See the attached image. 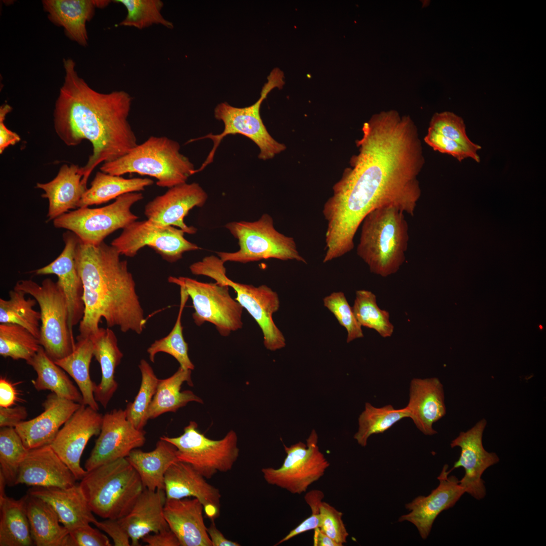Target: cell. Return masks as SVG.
Here are the masks:
<instances>
[{
    "instance_id": "cell-1",
    "label": "cell",
    "mask_w": 546,
    "mask_h": 546,
    "mask_svg": "<svg viewBox=\"0 0 546 546\" xmlns=\"http://www.w3.org/2000/svg\"><path fill=\"white\" fill-rule=\"evenodd\" d=\"M362 131L356 142L358 153L324 205L325 254L330 259L353 249L356 233L370 212L393 206L413 216L421 195L418 177L425 159L411 118L382 111L363 124Z\"/></svg>"
},
{
    "instance_id": "cell-2",
    "label": "cell",
    "mask_w": 546,
    "mask_h": 546,
    "mask_svg": "<svg viewBox=\"0 0 546 546\" xmlns=\"http://www.w3.org/2000/svg\"><path fill=\"white\" fill-rule=\"evenodd\" d=\"M64 81L54 111V126L59 138L68 146L90 142L93 153L81 167L87 183L101 163L113 161L138 145L128 121L132 98L123 90L99 93L80 78L71 59L63 60Z\"/></svg>"
},
{
    "instance_id": "cell-3",
    "label": "cell",
    "mask_w": 546,
    "mask_h": 546,
    "mask_svg": "<svg viewBox=\"0 0 546 546\" xmlns=\"http://www.w3.org/2000/svg\"><path fill=\"white\" fill-rule=\"evenodd\" d=\"M120 255L104 242L93 245L79 240L75 261L83 287L85 310L78 336L96 333L102 317L108 328L117 326L123 333L141 334L145 328L146 320L133 276Z\"/></svg>"
},
{
    "instance_id": "cell-4",
    "label": "cell",
    "mask_w": 546,
    "mask_h": 546,
    "mask_svg": "<svg viewBox=\"0 0 546 546\" xmlns=\"http://www.w3.org/2000/svg\"><path fill=\"white\" fill-rule=\"evenodd\" d=\"M404 214L387 206L373 210L362 220L356 252L371 272L387 277L404 263L409 241Z\"/></svg>"
},
{
    "instance_id": "cell-5",
    "label": "cell",
    "mask_w": 546,
    "mask_h": 546,
    "mask_svg": "<svg viewBox=\"0 0 546 546\" xmlns=\"http://www.w3.org/2000/svg\"><path fill=\"white\" fill-rule=\"evenodd\" d=\"M180 148L177 142L166 136H151L125 155L103 163L100 169L115 175H148L157 179L158 186L170 188L186 183L195 169Z\"/></svg>"
},
{
    "instance_id": "cell-6",
    "label": "cell",
    "mask_w": 546,
    "mask_h": 546,
    "mask_svg": "<svg viewBox=\"0 0 546 546\" xmlns=\"http://www.w3.org/2000/svg\"><path fill=\"white\" fill-rule=\"evenodd\" d=\"M79 484L92 511L105 519L125 516L144 488L126 458L87 471Z\"/></svg>"
},
{
    "instance_id": "cell-7",
    "label": "cell",
    "mask_w": 546,
    "mask_h": 546,
    "mask_svg": "<svg viewBox=\"0 0 546 546\" xmlns=\"http://www.w3.org/2000/svg\"><path fill=\"white\" fill-rule=\"evenodd\" d=\"M283 73L278 68L274 69L267 77V81L262 88L259 99L251 106L238 108L226 102L218 104L214 109V117L224 124L223 131L217 134L210 133L205 136L191 139L190 143L204 139H210L213 146L201 167L194 173L203 170L213 160L217 148L224 137L229 134H240L253 141L259 148L258 158L270 159L286 149L285 145L275 140L268 133L260 114V106L267 95L274 88H281L284 84Z\"/></svg>"
},
{
    "instance_id": "cell-8",
    "label": "cell",
    "mask_w": 546,
    "mask_h": 546,
    "mask_svg": "<svg viewBox=\"0 0 546 546\" xmlns=\"http://www.w3.org/2000/svg\"><path fill=\"white\" fill-rule=\"evenodd\" d=\"M221 259L215 255L206 256L189 267L194 275L211 278L218 284L227 285L237 294L235 299L252 316L260 328L265 347L276 351L286 346V339L273 321L272 315L280 308L278 294L265 285L255 287L235 282L228 277Z\"/></svg>"
},
{
    "instance_id": "cell-9",
    "label": "cell",
    "mask_w": 546,
    "mask_h": 546,
    "mask_svg": "<svg viewBox=\"0 0 546 546\" xmlns=\"http://www.w3.org/2000/svg\"><path fill=\"white\" fill-rule=\"evenodd\" d=\"M224 226L238 240L240 247L234 252H216L224 263H246L275 258L306 263L299 253L294 239L279 232L274 227L272 217L267 213L254 221H232Z\"/></svg>"
},
{
    "instance_id": "cell-10",
    "label": "cell",
    "mask_w": 546,
    "mask_h": 546,
    "mask_svg": "<svg viewBox=\"0 0 546 546\" xmlns=\"http://www.w3.org/2000/svg\"><path fill=\"white\" fill-rule=\"evenodd\" d=\"M14 289L32 296L40 309V345L54 361L70 354L75 347L68 326V309L63 289L57 282L45 279L41 285L31 279L18 281Z\"/></svg>"
},
{
    "instance_id": "cell-11",
    "label": "cell",
    "mask_w": 546,
    "mask_h": 546,
    "mask_svg": "<svg viewBox=\"0 0 546 546\" xmlns=\"http://www.w3.org/2000/svg\"><path fill=\"white\" fill-rule=\"evenodd\" d=\"M143 198L140 192L125 194L104 207L70 211L54 219L53 224L56 228L72 232L83 243L97 245L115 231L123 229L138 219L130 208Z\"/></svg>"
},
{
    "instance_id": "cell-12",
    "label": "cell",
    "mask_w": 546,
    "mask_h": 546,
    "mask_svg": "<svg viewBox=\"0 0 546 546\" xmlns=\"http://www.w3.org/2000/svg\"><path fill=\"white\" fill-rule=\"evenodd\" d=\"M160 438L174 445L178 460L191 465L206 479L218 472L231 471L239 456L238 436L234 430L221 439L213 440L201 433L194 421L190 422L181 435Z\"/></svg>"
},
{
    "instance_id": "cell-13",
    "label": "cell",
    "mask_w": 546,
    "mask_h": 546,
    "mask_svg": "<svg viewBox=\"0 0 546 546\" xmlns=\"http://www.w3.org/2000/svg\"><path fill=\"white\" fill-rule=\"evenodd\" d=\"M168 281L183 286L186 290L192 301L194 309L192 317L196 325L209 322L223 337L242 328L243 307L231 297L229 286L184 277L170 276Z\"/></svg>"
},
{
    "instance_id": "cell-14",
    "label": "cell",
    "mask_w": 546,
    "mask_h": 546,
    "mask_svg": "<svg viewBox=\"0 0 546 546\" xmlns=\"http://www.w3.org/2000/svg\"><path fill=\"white\" fill-rule=\"evenodd\" d=\"M317 442V434L312 430L306 444L299 441L290 446L284 444L287 456L282 465L278 469H261L265 481L293 494L305 492L311 484L324 476L330 466L320 450Z\"/></svg>"
},
{
    "instance_id": "cell-15",
    "label": "cell",
    "mask_w": 546,
    "mask_h": 546,
    "mask_svg": "<svg viewBox=\"0 0 546 546\" xmlns=\"http://www.w3.org/2000/svg\"><path fill=\"white\" fill-rule=\"evenodd\" d=\"M185 232L173 226H163L148 219L135 221L123 229L111 245L119 253L133 257L143 247L149 246L169 262H175L188 251L201 248L184 237Z\"/></svg>"
},
{
    "instance_id": "cell-16",
    "label": "cell",
    "mask_w": 546,
    "mask_h": 546,
    "mask_svg": "<svg viewBox=\"0 0 546 546\" xmlns=\"http://www.w3.org/2000/svg\"><path fill=\"white\" fill-rule=\"evenodd\" d=\"M145 432L139 430L127 420L125 410L121 408L106 413L99 436L96 441L84 468H94L121 458H126L146 441Z\"/></svg>"
},
{
    "instance_id": "cell-17",
    "label": "cell",
    "mask_w": 546,
    "mask_h": 546,
    "mask_svg": "<svg viewBox=\"0 0 546 546\" xmlns=\"http://www.w3.org/2000/svg\"><path fill=\"white\" fill-rule=\"evenodd\" d=\"M103 415L81 404L60 429L50 444L77 480L87 472L80 465L83 450L90 438L100 434Z\"/></svg>"
},
{
    "instance_id": "cell-18",
    "label": "cell",
    "mask_w": 546,
    "mask_h": 546,
    "mask_svg": "<svg viewBox=\"0 0 546 546\" xmlns=\"http://www.w3.org/2000/svg\"><path fill=\"white\" fill-rule=\"evenodd\" d=\"M487 422L482 419L472 428L461 432L450 443L451 447H460L459 459L449 470L462 467L465 474L460 484L467 493L477 500H481L486 495L484 481L482 476L489 467L497 464L499 458L495 452L486 451L482 444V436Z\"/></svg>"
},
{
    "instance_id": "cell-19",
    "label": "cell",
    "mask_w": 546,
    "mask_h": 546,
    "mask_svg": "<svg viewBox=\"0 0 546 546\" xmlns=\"http://www.w3.org/2000/svg\"><path fill=\"white\" fill-rule=\"evenodd\" d=\"M445 465L437 477L438 486L427 495H419L405 504L409 512L401 516L399 522L407 521L417 528L423 539L429 535L437 516L443 511L453 507L465 493L455 476H448L450 471Z\"/></svg>"
},
{
    "instance_id": "cell-20",
    "label": "cell",
    "mask_w": 546,
    "mask_h": 546,
    "mask_svg": "<svg viewBox=\"0 0 546 546\" xmlns=\"http://www.w3.org/2000/svg\"><path fill=\"white\" fill-rule=\"evenodd\" d=\"M208 195L196 183H185L169 188L164 194L157 196L145 207L148 219L159 225L178 227L185 233L194 234L197 229L188 226L184 218L195 207H201Z\"/></svg>"
},
{
    "instance_id": "cell-21",
    "label": "cell",
    "mask_w": 546,
    "mask_h": 546,
    "mask_svg": "<svg viewBox=\"0 0 546 546\" xmlns=\"http://www.w3.org/2000/svg\"><path fill=\"white\" fill-rule=\"evenodd\" d=\"M65 244L63 250L53 261L33 272L36 275H55L57 281L65 294L68 309V326L73 333L74 326L82 320L85 310L83 287L75 261V252L79 242L78 237L71 231L63 234Z\"/></svg>"
},
{
    "instance_id": "cell-22",
    "label": "cell",
    "mask_w": 546,
    "mask_h": 546,
    "mask_svg": "<svg viewBox=\"0 0 546 546\" xmlns=\"http://www.w3.org/2000/svg\"><path fill=\"white\" fill-rule=\"evenodd\" d=\"M206 479L189 464L177 461L164 475L166 499L196 498L203 505L206 516L214 520L220 515L221 495L219 489Z\"/></svg>"
},
{
    "instance_id": "cell-23",
    "label": "cell",
    "mask_w": 546,
    "mask_h": 546,
    "mask_svg": "<svg viewBox=\"0 0 546 546\" xmlns=\"http://www.w3.org/2000/svg\"><path fill=\"white\" fill-rule=\"evenodd\" d=\"M81 404L52 392L42 404V413L22 422L15 428L28 450L50 444L61 427Z\"/></svg>"
},
{
    "instance_id": "cell-24",
    "label": "cell",
    "mask_w": 546,
    "mask_h": 546,
    "mask_svg": "<svg viewBox=\"0 0 546 546\" xmlns=\"http://www.w3.org/2000/svg\"><path fill=\"white\" fill-rule=\"evenodd\" d=\"M76 480L49 444L29 450L20 466L16 485L68 488L75 485Z\"/></svg>"
},
{
    "instance_id": "cell-25",
    "label": "cell",
    "mask_w": 546,
    "mask_h": 546,
    "mask_svg": "<svg viewBox=\"0 0 546 546\" xmlns=\"http://www.w3.org/2000/svg\"><path fill=\"white\" fill-rule=\"evenodd\" d=\"M203 506L196 498L166 499L164 515L180 546H212L203 516Z\"/></svg>"
},
{
    "instance_id": "cell-26",
    "label": "cell",
    "mask_w": 546,
    "mask_h": 546,
    "mask_svg": "<svg viewBox=\"0 0 546 546\" xmlns=\"http://www.w3.org/2000/svg\"><path fill=\"white\" fill-rule=\"evenodd\" d=\"M409 400L406 408L410 418L424 435L437 432L433 424L446 414L443 385L435 377L414 378L410 386Z\"/></svg>"
},
{
    "instance_id": "cell-27",
    "label": "cell",
    "mask_w": 546,
    "mask_h": 546,
    "mask_svg": "<svg viewBox=\"0 0 546 546\" xmlns=\"http://www.w3.org/2000/svg\"><path fill=\"white\" fill-rule=\"evenodd\" d=\"M83 178L81 167L64 164L53 179L46 183L36 184V188L44 191L41 197L49 201L48 221L54 220L70 210L78 208L79 203L88 189Z\"/></svg>"
},
{
    "instance_id": "cell-28",
    "label": "cell",
    "mask_w": 546,
    "mask_h": 546,
    "mask_svg": "<svg viewBox=\"0 0 546 546\" xmlns=\"http://www.w3.org/2000/svg\"><path fill=\"white\" fill-rule=\"evenodd\" d=\"M166 500L164 490L144 488L131 511L118 519L129 535L131 545H140V540L151 532L169 528L164 515Z\"/></svg>"
},
{
    "instance_id": "cell-29",
    "label": "cell",
    "mask_w": 546,
    "mask_h": 546,
    "mask_svg": "<svg viewBox=\"0 0 546 546\" xmlns=\"http://www.w3.org/2000/svg\"><path fill=\"white\" fill-rule=\"evenodd\" d=\"M28 493L48 503L69 532L97 520L79 484L68 488L33 487Z\"/></svg>"
},
{
    "instance_id": "cell-30",
    "label": "cell",
    "mask_w": 546,
    "mask_h": 546,
    "mask_svg": "<svg viewBox=\"0 0 546 546\" xmlns=\"http://www.w3.org/2000/svg\"><path fill=\"white\" fill-rule=\"evenodd\" d=\"M110 1L93 0H44L43 9L49 20L63 27L65 34L83 47L87 45L86 22L93 18L96 8L107 6Z\"/></svg>"
},
{
    "instance_id": "cell-31",
    "label": "cell",
    "mask_w": 546,
    "mask_h": 546,
    "mask_svg": "<svg viewBox=\"0 0 546 546\" xmlns=\"http://www.w3.org/2000/svg\"><path fill=\"white\" fill-rule=\"evenodd\" d=\"M90 337L93 344V355L99 362L102 372L100 383L94 384V397L106 408L118 387L114 374L123 353L118 346L116 336L110 328H100Z\"/></svg>"
},
{
    "instance_id": "cell-32",
    "label": "cell",
    "mask_w": 546,
    "mask_h": 546,
    "mask_svg": "<svg viewBox=\"0 0 546 546\" xmlns=\"http://www.w3.org/2000/svg\"><path fill=\"white\" fill-rule=\"evenodd\" d=\"M138 473L143 487L151 490H164V475L177 458V449L160 438L155 448L149 452L133 449L125 458Z\"/></svg>"
},
{
    "instance_id": "cell-33",
    "label": "cell",
    "mask_w": 546,
    "mask_h": 546,
    "mask_svg": "<svg viewBox=\"0 0 546 546\" xmlns=\"http://www.w3.org/2000/svg\"><path fill=\"white\" fill-rule=\"evenodd\" d=\"M25 507L31 534L36 546H68L69 531L60 523L52 507L43 499L29 494Z\"/></svg>"
},
{
    "instance_id": "cell-34",
    "label": "cell",
    "mask_w": 546,
    "mask_h": 546,
    "mask_svg": "<svg viewBox=\"0 0 546 546\" xmlns=\"http://www.w3.org/2000/svg\"><path fill=\"white\" fill-rule=\"evenodd\" d=\"M191 371L179 367L171 377L159 379L156 391L148 408V419H155L167 412H175L189 402L203 403L202 399L192 391L180 392L185 382L190 386H193Z\"/></svg>"
},
{
    "instance_id": "cell-35",
    "label": "cell",
    "mask_w": 546,
    "mask_h": 546,
    "mask_svg": "<svg viewBox=\"0 0 546 546\" xmlns=\"http://www.w3.org/2000/svg\"><path fill=\"white\" fill-rule=\"evenodd\" d=\"M26 363L36 373V378L32 381L36 390H50L60 397L82 404L80 390L63 370L48 356L41 346Z\"/></svg>"
},
{
    "instance_id": "cell-36",
    "label": "cell",
    "mask_w": 546,
    "mask_h": 546,
    "mask_svg": "<svg viewBox=\"0 0 546 546\" xmlns=\"http://www.w3.org/2000/svg\"><path fill=\"white\" fill-rule=\"evenodd\" d=\"M73 351L67 356L55 360L75 381L82 396V404L96 411L99 405L94 394V386L89 375V366L93 355V344L90 336L76 337Z\"/></svg>"
},
{
    "instance_id": "cell-37",
    "label": "cell",
    "mask_w": 546,
    "mask_h": 546,
    "mask_svg": "<svg viewBox=\"0 0 546 546\" xmlns=\"http://www.w3.org/2000/svg\"><path fill=\"white\" fill-rule=\"evenodd\" d=\"M34 544L25 507V496L19 499L0 496V546Z\"/></svg>"
},
{
    "instance_id": "cell-38",
    "label": "cell",
    "mask_w": 546,
    "mask_h": 546,
    "mask_svg": "<svg viewBox=\"0 0 546 546\" xmlns=\"http://www.w3.org/2000/svg\"><path fill=\"white\" fill-rule=\"evenodd\" d=\"M153 183V180L149 178H125L120 175L98 171L90 183V187L81 199L78 208L100 205L125 194L139 192Z\"/></svg>"
},
{
    "instance_id": "cell-39",
    "label": "cell",
    "mask_w": 546,
    "mask_h": 546,
    "mask_svg": "<svg viewBox=\"0 0 546 546\" xmlns=\"http://www.w3.org/2000/svg\"><path fill=\"white\" fill-rule=\"evenodd\" d=\"M26 294L23 291L13 289L9 292V299L0 298V323L21 326L39 340L41 313L33 309L37 301L34 298H25Z\"/></svg>"
},
{
    "instance_id": "cell-40",
    "label": "cell",
    "mask_w": 546,
    "mask_h": 546,
    "mask_svg": "<svg viewBox=\"0 0 546 546\" xmlns=\"http://www.w3.org/2000/svg\"><path fill=\"white\" fill-rule=\"evenodd\" d=\"M410 418L405 407L395 409L390 404L376 407L366 402L364 411L358 418V429L354 438L358 444L365 447L369 438L373 434H380L388 430L400 420Z\"/></svg>"
},
{
    "instance_id": "cell-41",
    "label": "cell",
    "mask_w": 546,
    "mask_h": 546,
    "mask_svg": "<svg viewBox=\"0 0 546 546\" xmlns=\"http://www.w3.org/2000/svg\"><path fill=\"white\" fill-rule=\"evenodd\" d=\"M179 287L180 305L174 326L168 335L155 340L148 348L147 352L151 361L153 362H154L156 354L163 352L174 357L182 368L193 370L195 366L188 355V345L183 336L181 324L183 311L189 296L183 286Z\"/></svg>"
},
{
    "instance_id": "cell-42",
    "label": "cell",
    "mask_w": 546,
    "mask_h": 546,
    "mask_svg": "<svg viewBox=\"0 0 546 546\" xmlns=\"http://www.w3.org/2000/svg\"><path fill=\"white\" fill-rule=\"evenodd\" d=\"M38 339L19 325L0 324V354L14 360H30L38 350Z\"/></svg>"
},
{
    "instance_id": "cell-43",
    "label": "cell",
    "mask_w": 546,
    "mask_h": 546,
    "mask_svg": "<svg viewBox=\"0 0 546 546\" xmlns=\"http://www.w3.org/2000/svg\"><path fill=\"white\" fill-rule=\"evenodd\" d=\"M352 308L361 327L375 330L383 338L392 336L394 328L390 321L389 313L379 308L376 296L373 292L366 290L356 291Z\"/></svg>"
},
{
    "instance_id": "cell-44",
    "label": "cell",
    "mask_w": 546,
    "mask_h": 546,
    "mask_svg": "<svg viewBox=\"0 0 546 546\" xmlns=\"http://www.w3.org/2000/svg\"><path fill=\"white\" fill-rule=\"evenodd\" d=\"M28 451L15 428H1L0 474L7 485H16L20 466Z\"/></svg>"
},
{
    "instance_id": "cell-45",
    "label": "cell",
    "mask_w": 546,
    "mask_h": 546,
    "mask_svg": "<svg viewBox=\"0 0 546 546\" xmlns=\"http://www.w3.org/2000/svg\"><path fill=\"white\" fill-rule=\"evenodd\" d=\"M142 381L139 392L133 402H129L125 410L126 418L139 430H143L148 420V411L156 391L159 379L145 359L139 365Z\"/></svg>"
},
{
    "instance_id": "cell-46",
    "label": "cell",
    "mask_w": 546,
    "mask_h": 546,
    "mask_svg": "<svg viewBox=\"0 0 546 546\" xmlns=\"http://www.w3.org/2000/svg\"><path fill=\"white\" fill-rule=\"evenodd\" d=\"M122 4L127 13L119 25L143 29L153 24H160L167 28L173 27L172 23L165 19L161 11L163 3L160 0H117Z\"/></svg>"
},
{
    "instance_id": "cell-47",
    "label": "cell",
    "mask_w": 546,
    "mask_h": 546,
    "mask_svg": "<svg viewBox=\"0 0 546 546\" xmlns=\"http://www.w3.org/2000/svg\"><path fill=\"white\" fill-rule=\"evenodd\" d=\"M429 128L457 142L475 153L481 148L468 137L463 119L452 112L445 111L435 113L431 119Z\"/></svg>"
},
{
    "instance_id": "cell-48",
    "label": "cell",
    "mask_w": 546,
    "mask_h": 546,
    "mask_svg": "<svg viewBox=\"0 0 546 546\" xmlns=\"http://www.w3.org/2000/svg\"><path fill=\"white\" fill-rule=\"evenodd\" d=\"M324 305L335 316L339 323L344 327L347 333L346 342L363 337L361 326L357 322L342 292H334L323 299Z\"/></svg>"
},
{
    "instance_id": "cell-49",
    "label": "cell",
    "mask_w": 546,
    "mask_h": 546,
    "mask_svg": "<svg viewBox=\"0 0 546 546\" xmlns=\"http://www.w3.org/2000/svg\"><path fill=\"white\" fill-rule=\"evenodd\" d=\"M320 530L342 546L347 542L349 534L342 519L343 513L329 504L322 502L320 505Z\"/></svg>"
},
{
    "instance_id": "cell-50",
    "label": "cell",
    "mask_w": 546,
    "mask_h": 546,
    "mask_svg": "<svg viewBox=\"0 0 546 546\" xmlns=\"http://www.w3.org/2000/svg\"><path fill=\"white\" fill-rule=\"evenodd\" d=\"M424 141L434 150L451 155L459 161H462L467 158H471L477 162H480V157L477 153L430 128H428L427 134L424 137Z\"/></svg>"
},
{
    "instance_id": "cell-51",
    "label": "cell",
    "mask_w": 546,
    "mask_h": 546,
    "mask_svg": "<svg viewBox=\"0 0 546 546\" xmlns=\"http://www.w3.org/2000/svg\"><path fill=\"white\" fill-rule=\"evenodd\" d=\"M109 538L89 524L69 532L68 546H111Z\"/></svg>"
},
{
    "instance_id": "cell-52",
    "label": "cell",
    "mask_w": 546,
    "mask_h": 546,
    "mask_svg": "<svg viewBox=\"0 0 546 546\" xmlns=\"http://www.w3.org/2000/svg\"><path fill=\"white\" fill-rule=\"evenodd\" d=\"M97 527L110 536L115 546H129L130 537L118 519H106L101 521L97 520L93 523Z\"/></svg>"
},
{
    "instance_id": "cell-53",
    "label": "cell",
    "mask_w": 546,
    "mask_h": 546,
    "mask_svg": "<svg viewBox=\"0 0 546 546\" xmlns=\"http://www.w3.org/2000/svg\"><path fill=\"white\" fill-rule=\"evenodd\" d=\"M26 408L22 405L13 407L0 406V427L15 428L27 418Z\"/></svg>"
},
{
    "instance_id": "cell-54",
    "label": "cell",
    "mask_w": 546,
    "mask_h": 546,
    "mask_svg": "<svg viewBox=\"0 0 546 546\" xmlns=\"http://www.w3.org/2000/svg\"><path fill=\"white\" fill-rule=\"evenodd\" d=\"M142 540L148 546H180L177 537L169 528L153 534H149Z\"/></svg>"
},
{
    "instance_id": "cell-55",
    "label": "cell",
    "mask_w": 546,
    "mask_h": 546,
    "mask_svg": "<svg viewBox=\"0 0 546 546\" xmlns=\"http://www.w3.org/2000/svg\"><path fill=\"white\" fill-rule=\"evenodd\" d=\"M14 386L6 378H0V406L11 407L18 400Z\"/></svg>"
},
{
    "instance_id": "cell-56",
    "label": "cell",
    "mask_w": 546,
    "mask_h": 546,
    "mask_svg": "<svg viewBox=\"0 0 546 546\" xmlns=\"http://www.w3.org/2000/svg\"><path fill=\"white\" fill-rule=\"evenodd\" d=\"M207 533L211 541L212 546H240L239 543L227 539L216 527L214 520H211Z\"/></svg>"
},
{
    "instance_id": "cell-57",
    "label": "cell",
    "mask_w": 546,
    "mask_h": 546,
    "mask_svg": "<svg viewBox=\"0 0 546 546\" xmlns=\"http://www.w3.org/2000/svg\"><path fill=\"white\" fill-rule=\"evenodd\" d=\"M5 119H0V154L9 146L14 145L20 141L16 133L9 129L4 123Z\"/></svg>"
},
{
    "instance_id": "cell-58",
    "label": "cell",
    "mask_w": 546,
    "mask_h": 546,
    "mask_svg": "<svg viewBox=\"0 0 546 546\" xmlns=\"http://www.w3.org/2000/svg\"><path fill=\"white\" fill-rule=\"evenodd\" d=\"M314 530L313 545L340 546L339 544L322 532L319 528Z\"/></svg>"
}]
</instances>
